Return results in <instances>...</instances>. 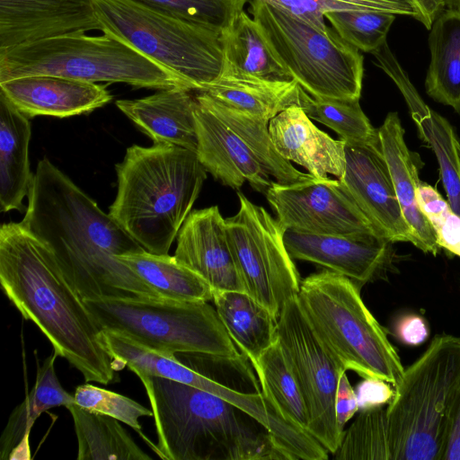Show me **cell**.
<instances>
[{"instance_id": "836d02e7", "label": "cell", "mask_w": 460, "mask_h": 460, "mask_svg": "<svg viewBox=\"0 0 460 460\" xmlns=\"http://www.w3.org/2000/svg\"><path fill=\"white\" fill-rule=\"evenodd\" d=\"M305 114L334 130L346 144H378V131L359 105V99L315 98L308 93L302 107Z\"/></svg>"}, {"instance_id": "44dd1931", "label": "cell", "mask_w": 460, "mask_h": 460, "mask_svg": "<svg viewBox=\"0 0 460 460\" xmlns=\"http://www.w3.org/2000/svg\"><path fill=\"white\" fill-rule=\"evenodd\" d=\"M277 152L284 159L305 167L317 179L327 174L338 179L345 171V142L320 130L299 106L281 111L269 122Z\"/></svg>"}, {"instance_id": "4fadbf2b", "label": "cell", "mask_w": 460, "mask_h": 460, "mask_svg": "<svg viewBox=\"0 0 460 460\" xmlns=\"http://www.w3.org/2000/svg\"><path fill=\"white\" fill-rule=\"evenodd\" d=\"M265 196L286 230L326 235L378 234L339 180L312 176L292 183L272 181Z\"/></svg>"}, {"instance_id": "f546056e", "label": "cell", "mask_w": 460, "mask_h": 460, "mask_svg": "<svg viewBox=\"0 0 460 460\" xmlns=\"http://www.w3.org/2000/svg\"><path fill=\"white\" fill-rule=\"evenodd\" d=\"M118 259L163 298L180 302L213 299V289L208 283L174 256L143 250L119 255Z\"/></svg>"}, {"instance_id": "4dcf8cb0", "label": "cell", "mask_w": 460, "mask_h": 460, "mask_svg": "<svg viewBox=\"0 0 460 460\" xmlns=\"http://www.w3.org/2000/svg\"><path fill=\"white\" fill-rule=\"evenodd\" d=\"M77 438V460H150L131 436L109 415L73 402L66 406Z\"/></svg>"}, {"instance_id": "cb8c5ba5", "label": "cell", "mask_w": 460, "mask_h": 460, "mask_svg": "<svg viewBox=\"0 0 460 460\" xmlns=\"http://www.w3.org/2000/svg\"><path fill=\"white\" fill-rule=\"evenodd\" d=\"M220 40L221 75L275 83L296 81L273 52L260 25L244 10L221 31Z\"/></svg>"}, {"instance_id": "8992f818", "label": "cell", "mask_w": 460, "mask_h": 460, "mask_svg": "<svg viewBox=\"0 0 460 460\" xmlns=\"http://www.w3.org/2000/svg\"><path fill=\"white\" fill-rule=\"evenodd\" d=\"M299 305L308 323L346 370L384 380L394 388L404 367L385 328L368 310L360 287L323 270L300 283Z\"/></svg>"}, {"instance_id": "8fae6325", "label": "cell", "mask_w": 460, "mask_h": 460, "mask_svg": "<svg viewBox=\"0 0 460 460\" xmlns=\"http://www.w3.org/2000/svg\"><path fill=\"white\" fill-rule=\"evenodd\" d=\"M238 212L226 219L233 257L244 291L278 320L296 296L300 277L284 241L286 229L263 208L237 191Z\"/></svg>"}, {"instance_id": "4316f807", "label": "cell", "mask_w": 460, "mask_h": 460, "mask_svg": "<svg viewBox=\"0 0 460 460\" xmlns=\"http://www.w3.org/2000/svg\"><path fill=\"white\" fill-rule=\"evenodd\" d=\"M199 91L224 104L269 121L288 108L302 107L307 93L296 81L275 83L224 75Z\"/></svg>"}, {"instance_id": "30bf717a", "label": "cell", "mask_w": 460, "mask_h": 460, "mask_svg": "<svg viewBox=\"0 0 460 460\" xmlns=\"http://www.w3.org/2000/svg\"><path fill=\"white\" fill-rule=\"evenodd\" d=\"M249 13L298 84L315 98L359 99L364 58L332 28L320 30L261 0Z\"/></svg>"}, {"instance_id": "7c38bea8", "label": "cell", "mask_w": 460, "mask_h": 460, "mask_svg": "<svg viewBox=\"0 0 460 460\" xmlns=\"http://www.w3.org/2000/svg\"><path fill=\"white\" fill-rule=\"evenodd\" d=\"M278 340L307 408L308 433L333 455L344 434L337 424L335 399L340 378L347 370L315 333L297 296L281 310Z\"/></svg>"}, {"instance_id": "6da1fadb", "label": "cell", "mask_w": 460, "mask_h": 460, "mask_svg": "<svg viewBox=\"0 0 460 460\" xmlns=\"http://www.w3.org/2000/svg\"><path fill=\"white\" fill-rule=\"evenodd\" d=\"M20 224L45 244L83 298L161 297L118 256L145 250L48 158Z\"/></svg>"}, {"instance_id": "ffe728a7", "label": "cell", "mask_w": 460, "mask_h": 460, "mask_svg": "<svg viewBox=\"0 0 460 460\" xmlns=\"http://www.w3.org/2000/svg\"><path fill=\"white\" fill-rule=\"evenodd\" d=\"M194 116L197 155L207 172L225 186L238 190L247 181L265 195L272 183L270 175L243 141L197 100Z\"/></svg>"}, {"instance_id": "d6a6232c", "label": "cell", "mask_w": 460, "mask_h": 460, "mask_svg": "<svg viewBox=\"0 0 460 460\" xmlns=\"http://www.w3.org/2000/svg\"><path fill=\"white\" fill-rule=\"evenodd\" d=\"M253 369L263 394L277 412L290 424L308 432L307 408L279 340L263 353Z\"/></svg>"}, {"instance_id": "52a82bcc", "label": "cell", "mask_w": 460, "mask_h": 460, "mask_svg": "<svg viewBox=\"0 0 460 460\" xmlns=\"http://www.w3.org/2000/svg\"><path fill=\"white\" fill-rule=\"evenodd\" d=\"M55 75L92 83H123L137 88L183 87V79L132 47L107 34L74 32L25 42L0 51V82Z\"/></svg>"}, {"instance_id": "7a4b0ae2", "label": "cell", "mask_w": 460, "mask_h": 460, "mask_svg": "<svg viewBox=\"0 0 460 460\" xmlns=\"http://www.w3.org/2000/svg\"><path fill=\"white\" fill-rule=\"evenodd\" d=\"M0 283L10 302L35 323L53 350L86 382L118 380L102 330L54 255L21 224L0 228Z\"/></svg>"}, {"instance_id": "d6986e66", "label": "cell", "mask_w": 460, "mask_h": 460, "mask_svg": "<svg viewBox=\"0 0 460 460\" xmlns=\"http://www.w3.org/2000/svg\"><path fill=\"white\" fill-rule=\"evenodd\" d=\"M371 54L376 59L377 66L390 76L402 93L420 138L437 157L447 202L460 217L459 140L453 127L424 102L386 42Z\"/></svg>"}, {"instance_id": "484cf974", "label": "cell", "mask_w": 460, "mask_h": 460, "mask_svg": "<svg viewBox=\"0 0 460 460\" xmlns=\"http://www.w3.org/2000/svg\"><path fill=\"white\" fill-rule=\"evenodd\" d=\"M212 301L228 335L254 367L278 340V320L243 291L213 292Z\"/></svg>"}, {"instance_id": "f6af8a7d", "label": "cell", "mask_w": 460, "mask_h": 460, "mask_svg": "<svg viewBox=\"0 0 460 460\" xmlns=\"http://www.w3.org/2000/svg\"><path fill=\"white\" fill-rule=\"evenodd\" d=\"M443 460H460V396L451 420Z\"/></svg>"}, {"instance_id": "d4e9b609", "label": "cell", "mask_w": 460, "mask_h": 460, "mask_svg": "<svg viewBox=\"0 0 460 460\" xmlns=\"http://www.w3.org/2000/svg\"><path fill=\"white\" fill-rule=\"evenodd\" d=\"M29 118L0 94V210H24L33 174L29 160Z\"/></svg>"}, {"instance_id": "e0dca14e", "label": "cell", "mask_w": 460, "mask_h": 460, "mask_svg": "<svg viewBox=\"0 0 460 460\" xmlns=\"http://www.w3.org/2000/svg\"><path fill=\"white\" fill-rule=\"evenodd\" d=\"M91 31H101L91 0H0V51Z\"/></svg>"}, {"instance_id": "2e32d148", "label": "cell", "mask_w": 460, "mask_h": 460, "mask_svg": "<svg viewBox=\"0 0 460 460\" xmlns=\"http://www.w3.org/2000/svg\"><path fill=\"white\" fill-rule=\"evenodd\" d=\"M176 240L177 261L200 276L213 292H245L217 206L191 211Z\"/></svg>"}, {"instance_id": "f1b7e54d", "label": "cell", "mask_w": 460, "mask_h": 460, "mask_svg": "<svg viewBox=\"0 0 460 460\" xmlns=\"http://www.w3.org/2000/svg\"><path fill=\"white\" fill-rule=\"evenodd\" d=\"M197 102L217 116L253 153L262 168L279 183H292L312 177L296 170L275 149L269 120L224 104L203 91H195Z\"/></svg>"}, {"instance_id": "ab89813d", "label": "cell", "mask_w": 460, "mask_h": 460, "mask_svg": "<svg viewBox=\"0 0 460 460\" xmlns=\"http://www.w3.org/2000/svg\"><path fill=\"white\" fill-rule=\"evenodd\" d=\"M418 202L433 227L438 244L460 257V217L431 185L420 181Z\"/></svg>"}, {"instance_id": "7bdbcfd3", "label": "cell", "mask_w": 460, "mask_h": 460, "mask_svg": "<svg viewBox=\"0 0 460 460\" xmlns=\"http://www.w3.org/2000/svg\"><path fill=\"white\" fill-rule=\"evenodd\" d=\"M411 7L412 17L429 30L444 12H460V0H404Z\"/></svg>"}, {"instance_id": "e575fe53", "label": "cell", "mask_w": 460, "mask_h": 460, "mask_svg": "<svg viewBox=\"0 0 460 460\" xmlns=\"http://www.w3.org/2000/svg\"><path fill=\"white\" fill-rule=\"evenodd\" d=\"M336 460H392L386 407L359 412L344 431Z\"/></svg>"}, {"instance_id": "74e56055", "label": "cell", "mask_w": 460, "mask_h": 460, "mask_svg": "<svg viewBox=\"0 0 460 460\" xmlns=\"http://www.w3.org/2000/svg\"><path fill=\"white\" fill-rule=\"evenodd\" d=\"M75 402L89 411L109 415L128 425L158 455L156 445L142 431L139 418L153 417V411L137 402L118 393L91 384L78 385L75 391Z\"/></svg>"}, {"instance_id": "ee69618b", "label": "cell", "mask_w": 460, "mask_h": 460, "mask_svg": "<svg viewBox=\"0 0 460 460\" xmlns=\"http://www.w3.org/2000/svg\"><path fill=\"white\" fill-rule=\"evenodd\" d=\"M358 411L355 390L344 372L340 378L335 399L336 420L341 431H344V426Z\"/></svg>"}, {"instance_id": "b9f144b4", "label": "cell", "mask_w": 460, "mask_h": 460, "mask_svg": "<svg viewBox=\"0 0 460 460\" xmlns=\"http://www.w3.org/2000/svg\"><path fill=\"white\" fill-rule=\"evenodd\" d=\"M393 332L398 341L408 346H419L429 335L427 321L415 314H403L397 318Z\"/></svg>"}, {"instance_id": "f35d334b", "label": "cell", "mask_w": 460, "mask_h": 460, "mask_svg": "<svg viewBox=\"0 0 460 460\" xmlns=\"http://www.w3.org/2000/svg\"><path fill=\"white\" fill-rule=\"evenodd\" d=\"M219 33L242 11L249 0H136Z\"/></svg>"}, {"instance_id": "9c48e42d", "label": "cell", "mask_w": 460, "mask_h": 460, "mask_svg": "<svg viewBox=\"0 0 460 460\" xmlns=\"http://www.w3.org/2000/svg\"><path fill=\"white\" fill-rule=\"evenodd\" d=\"M84 302L102 331L117 332L156 350L243 355L208 302L163 297H101Z\"/></svg>"}, {"instance_id": "bcb514c9", "label": "cell", "mask_w": 460, "mask_h": 460, "mask_svg": "<svg viewBox=\"0 0 460 460\" xmlns=\"http://www.w3.org/2000/svg\"><path fill=\"white\" fill-rule=\"evenodd\" d=\"M457 151H458L459 164H460V142L458 143V146H457Z\"/></svg>"}, {"instance_id": "5b68a950", "label": "cell", "mask_w": 460, "mask_h": 460, "mask_svg": "<svg viewBox=\"0 0 460 460\" xmlns=\"http://www.w3.org/2000/svg\"><path fill=\"white\" fill-rule=\"evenodd\" d=\"M386 407L392 460H443L460 396V337L435 335Z\"/></svg>"}, {"instance_id": "277c9868", "label": "cell", "mask_w": 460, "mask_h": 460, "mask_svg": "<svg viewBox=\"0 0 460 460\" xmlns=\"http://www.w3.org/2000/svg\"><path fill=\"white\" fill-rule=\"evenodd\" d=\"M115 169L109 215L146 251L168 254L207 179L197 153L164 143L133 145Z\"/></svg>"}, {"instance_id": "3957f363", "label": "cell", "mask_w": 460, "mask_h": 460, "mask_svg": "<svg viewBox=\"0 0 460 460\" xmlns=\"http://www.w3.org/2000/svg\"><path fill=\"white\" fill-rule=\"evenodd\" d=\"M164 460L284 459L268 429L251 414L198 387L141 375Z\"/></svg>"}, {"instance_id": "7402d4cb", "label": "cell", "mask_w": 460, "mask_h": 460, "mask_svg": "<svg viewBox=\"0 0 460 460\" xmlns=\"http://www.w3.org/2000/svg\"><path fill=\"white\" fill-rule=\"evenodd\" d=\"M191 92L172 87L140 99L118 100L115 103L154 143L175 145L197 153L196 98Z\"/></svg>"}, {"instance_id": "ac0fdd59", "label": "cell", "mask_w": 460, "mask_h": 460, "mask_svg": "<svg viewBox=\"0 0 460 460\" xmlns=\"http://www.w3.org/2000/svg\"><path fill=\"white\" fill-rule=\"evenodd\" d=\"M0 94L29 119L85 114L112 100L104 84L55 75H29L0 82Z\"/></svg>"}, {"instance_id": "603a6c76", "label": "cell", "mask_w": 460, "mask_h": 460, "mask_svg": "<svg viewBox=\"0 0 460 460\" xmlns=\"http://www.w3.org/2000/svg\"><path fill=\"white\" fill-rule=\"evenodd\" d=\"M382 153L387 164L395 193L409 225L413 243L423 252L436 256L440 250L432 226L418 202L420 182L418 167L404 140V130L396 112H389L377 128Z\"/></svg>"}, {"instance_id": "9a60e30c", "label": "cell", "mask_w": 460, "mask_h": 460, "mask_svg": "<svg viewBox=\"0 0 460 460\" xmlns=\"http://www.w3.org/2000/svg\"><path fill=\"white\" fill-rule=\"evenodd\" d=\"M284 241L292 259L321 265L360 288L383 279L392 262V243L378 234L326 235L288 229Z\"/></svg>"}, {"instance_id": "60d3db41", "label": "cell", "mask_w": 460, "mask_h": 460, "mask_svg": "<svg viewBox=\"0 0 460 460\" xmlns=\"http://www.w3.org/2000/svg\"><path fill=\"white\" fill-rule=\"evenodd\" d=\"M358 411H367L385 406L392 400L394 393L393 385L377 378H363L356 390Z\"/></svg>"}, {"instance_id": "83f0119b", "label": "cell", "mask_w": 460, "mask_h": 460, "mask_svg": "<svg viewBox=\"0 0 460 460\" xmlns=\"http://www.w3.org/2000/svg\"><path fill=\"white\" fill-rule=\"evenodd\" d=\"M429 30L426 92L460 114V12H444Z\"/></svg>"}, {"instance_id": "8d00e7d4", "label": "cell", "mask_w": 460, "mask_h": 460, "mask_svg": "<svg viewBox=\"0 0 460 460\" xmlns=\"http://www.w3.org/2000/svg\"><path fill=\"white\" fill-rule=\"evenodd\" d=\"M332 29L358 50L372 53L386 42L395 14L371 11H332L325 14Z\"/></svg>"}, {"instance_id": "1f68e13d", "label": "cell", "mask_w": 460, "mask_h": 460, "mask_svg": "<svg viewBox=\"0 0 460 460\" xmlns=\"http://www.w3.org/2000/svg\"><path fill=\"white\" fill-rule=\"evenodd\" d=\"M57 357L58 355L53 350L38 367L33 387L11 413L0 438L1 459H8L20 443H29L31 429L42 412L75 402L74 395L62 387L56 375L54 364Z\"/></svg>"}, {"instance_id": "ba28073f", "label": "cell", "mask_w": 460, "mask_h": 460, "mask_svg": "<svg viewBox=\"0 0 460 460\" xmlns=\"http://www.w3.org/2000/svg\"><path fill=\"white\" fill-rule=\"evenodd\" d=\"M101 31L175 74L193 91L223 69L220 33L136 0H91Z\"/></svg>"}, {"instance_id": "d590c367", "label": "cell", "mask_w": 460, "mask_h": 460, "mask_svg": "<svg viewBox=\"0 0 460 460\" xmlns=\"http://www.w3.org/2000/svg\"><path fill=\"white\" fill-rule=\"evenodd\" d=\"M325 31V14L332 11H371L412 16L404 0H261Z\"/></svg>"}, {"instance_id": "5bb4252c", "label": "cell", "mask_w": 460, "mask_h": 460, "mask_svg": "<svg viewBox=\"0 0 460 460\" xmlns=\"http://www.w3.org/2000/svg\"><path fill=\"white\" fill-rule=\"evenodd\" d=\"M345 171L338 180L378 234L391 243H413L412 232L400 207L380 142L345 144Z\"/></svg>"}]
</instances>
